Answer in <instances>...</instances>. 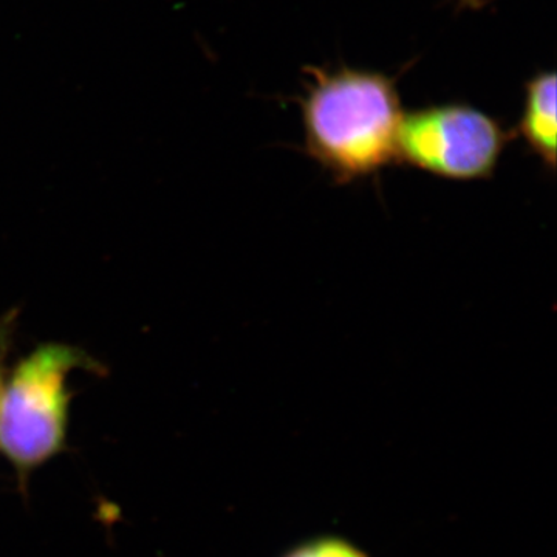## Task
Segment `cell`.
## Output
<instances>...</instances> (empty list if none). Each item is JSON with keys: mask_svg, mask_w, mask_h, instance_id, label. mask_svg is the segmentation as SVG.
Instances as JSON below:
<instances>
[{"mask_svg": "<svg viewBox=\"0 0 557 557\" xmlns=\"http://www.w3.org/2000/svg\"><path fill=\"white\" fill-rule=\"evenodd\" d=\"M310 81L298 102L304 150L338 185L379 174L397 161L403 121L397 78L341 65L306 67Z\"/></svg>", "mask_w": 557, "mask_h": 557, "instance_id": "obj_1", "label": "cell"}, {"mask_svg": "<svg viewBox=\"0 0 557 557\" xmlns=\"http://www.w3.org/2000/svg\"><path fill=\"white\" fill-rule=\"evenodd\" d=\"M75 370L104 372L83 348L46 343L7 372L0 398V450L16 472L22 494L36 469L67 448L69 379Z\"/></svg>", "mask_w": 557, "mask_h": 557, "instance_id": "obj_2", "label": "cell"}, {"mask_svg": "<svg viewBox=\"0 0 557 557\" xmlns=\"http://www.w3.org/2000/svg\"><path fill=\"white\" fill-rule=\"evenodd\" d=\"M500 121L465 102L410 110L398 132L397 161L435 177H493L509 138Z\"/></svg>", "mask_w": 557, "mask_h": 557, "instance_id": "obj_3", "label": "cell"}, {"mask_svg": "<svg viewBox=\"0 0 557 557\" xmlns=\"http://www.w3.org/2000/svg\"><path fill=\"white\" fill-rule=\"evenodd\" d=\"M516 135L544 163L556 170V72H539L527 81L522 116Z\"/></svg>", "mask_w": 557, "mask_h": 557, "instance_id": "obj_4", "label": "cell"}, {"mask_svg": "<svg viewBox=\"0 0 557 557\" xmlns=\"http://www.w3.org/2000/svg\"><path fill=\"white\" fill-rule=\"evenodd\" d=\"M284 557H366L354 545L341 539L325 537L292 549Z\"/></svg>", "mask_w": 557, "mask_h": 557, "instance_id": "obj_5", "label": "cell"}, {"mask_svg": "<svg viewBox=\"0 0 557 557\" xmlns=\"http://www.w3.org/2000/svg\"><path fill=\"white\" fill-rule=\"evenodd\" d=\"M17 325V311L10 310L0 319V398H2L3 383H5L7 359L13 346L14 330Z\"/></svg>", "mask_w": 557, "mask_h": 557, "instance_id": "obj_6", "label": "cell"}, {"mask_svg": "<svg viewBox=\"0 0 557 557\" xmlns=\"http://www.w3.org/2000/svg\"><path fill=\"white\" fill-rule=\"evenodd\" d=\"M461 9L482 10L486 5L487 0H456Z\"/></svg>", "mask_w": 557, "mask_h": 557, "instance_id": "obj_7", "label": "cell"}]
</instances>
